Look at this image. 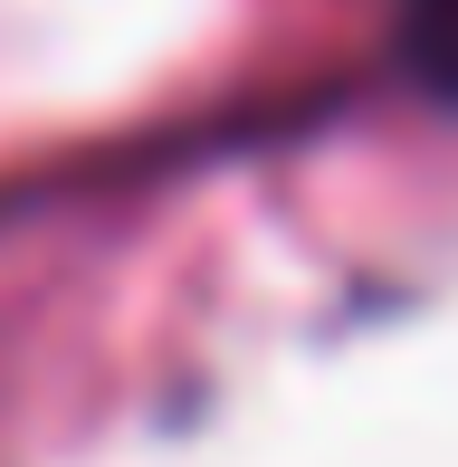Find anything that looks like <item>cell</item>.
<instances>
[{
    "instance_id": "1",
    "label": "cell",
    "mask_w": 458,
    "mask_h": 467,
    "mask_svg": "<svg viewBox=\"0 0 458 467\" xmlns=\"http://www.w3.org/2000/svg\"><path fill=\"white\" fill-rule=\"evenodd\" d=\"M411 57L440 87H458V0H411Z\"/></svg>"
}]
</instances>
